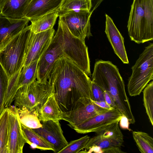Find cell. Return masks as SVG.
<instances>
[{
  "instance_id": "obj_27",
  "label": "cell",
  "mask_w": 153,
  "mask_h": 153,
  "mask_svg": "<svg viewBox=\"0 0 153 153\" xmlns=\"http://www.w3.org/2000/svg\"><path fill=\"white\" fill-rule=\"evenodd\" d=\"M143 100L146 113L151 125H153V81L148 84L143 89Z\"/></svg>"
},
{
  "instance_id": "obj_6",
  "label": "cell",
  "mask_w": 153,
  "mask_h": 153,
  "mask_svg": "<svg viewBox=\"0 0 153 153\" xmlns=\"http://www.w3.org/2000/svg\"><path fill=\"white\" fill-rule=\"evenodd\" d=\"M128 80V91L129 95H140L144 88L153 79V44L145 47L134 65Z\"/></svg>"
},
{
  "instance_id": "obj_19",
  "label": "cell",
  "mask_w": 153,
  "mask_h": 153,
  "mask_svg": "<svg viewBox=\"0 0 153 153\" xmlns=\"http://www.w3.org/2000/svg\"><path fill=\"white\" fill-rule=\"evenodd\" d=\"M31 0H9L0 9V14L10 18H23L24 13Z\"/></svg>"
},
{
  "instance_id": "obj_20",
  "label": "cell",
  "mask_w": 153,
  "mask_h": 153,
  "mask_svg": "<svg viewBox=\"0 0 153 153\" xmlns=\"http://www.w3.org/2000/svg\"><path fill=\"white\" fill-rule=\"evenodd\" d=\"M21 128L26 143L33 149L41 150L53 151L54 147L44 138L35 132L33 129L27 127L21 123Z\"/></svg>"
},
{
  "instance_id": "obj_11",
  "label": "cell",
  "mask_w": 153,
  "mask_h": 153,
  "mask_svg": "<svg viewBox=\"0 0 153 153\" xmlns=\"http://www.w3.org/2000/svg\"><path fill=\"white\" fill-rule=\"evenodd\" d=\"M122 115L117 108H114L98 114L73 129L80 134L96 132L109 125L119 122Z\"/></svg>"
},
{
  "instance_id": "obj_22",
  "label": "cell",
  "mask_w": 153,
  "mask_h": 153,
  "mask_svg": "<svg viewBox=\"0 0 153 153\" xmlns=\"http://www.w3.org/2000/svg\"><path fill=\"white\" fill-rule=\"evenodd\" d=\"M59 10L46 14L36 19L30 21V30L35 33L45 31L53 28L57 17Z\"/></svg>"
},
{
  "instance_id": "obj_2",
  "label": "cell",
  "mask_w": 153,
  "mask_h": 153,
  "mask_svg": "<svg viewBox=\"0 0 153 153\" xmlns=\"http://www.w3.org/2000/svg\"><path fill=\"white\" fill-rule=\"evenodd\" d=\"M63 56L71 60L87 76H91L88 47L85 42L71 33L62 17H59L56 32L38 60L37 81L46 83L54 62Z\"/></svg>"
},
{
  "instance_id": "obj_10",
  "label": "cell",
  "mask_w": 153,
  "mask_h": 153,
  "mask_svg": "<svg viewBox=\"0 0 153 153\" xmlns=\"http://www.w3.org/2000/svg\"><path fill=\"white\" fill-rule=\"evenodd\" d=\"M91 11H71L61 17L71 33L85 42L86 38L92 36L91 30Z\"/></svg>"
},
{
  "instance_id": "obj_3",
  "label": "cell",
  "mask_w": 153,
  "mask_h": 153,
  "mask_svg": "<svg viewBox=\"0 0 153 153\" xmlns=\"http://www.w3.org/2000/svg\"><path fill=\"white\" fill-rule=\"evenodd\" d=\"M91 81L111 97L117 108L126 116L129 122L134 124L132 113L124 81L116 66L108 61L100 60L94 64Z\"/></svg>"
},
{
  "instance_id": "obj_30",
  "label": "cell",
  "mask_w": 153,
  "mask_h": 153,
  "mask_svg": "<svg viewBox=\"0 0 153 153\" xmlns=\"http://www.w3.org/2000/svg\"><path fill=\"white\" fill-rule=\"evenodd\" d=\"M91 101H105L103 91L98 86L92 81L91 89Z\"/></svg>"
},
{
  "instance_id": "obj_7",
  "label": "cell",
  "mask_w": 153,
  "mask_h": 153,
  "mask_svg": "<svg viewBox=\"0 0 153 153\" xmlns=\"http://www.w3.org/2000/svg\"><path fill=\"white\" fill-rule=\"evenodd\" d=\"M53 93V86L48 81L39 82L36 79L32 83L19 88L13 98L14 106L20 108L24 106L29 110H36Z\"/></svg>"
},
{
  "instance_id": "obj_25",
  "label": "cell",
  "mask_w": 153,
  "mask_h": 153,
  "mask_svg": "<svg viewBox=\"0 0 153 153\" xmlns=\"http://www.w3.org/2000/svg\"><path fill=\"white\" fill-rule=\"evenodd\" d=\"M91 0H64L59 10V17L71 11H91Z\"/></svg>"
},
{
  "instance_id": "obj_9",
  "label": "cell",
  "mask_w": 153,
  "mask_h": 153,
  "mask_svg": "<svg viewBox=\"0 0 153 153\" xmlns=\"http://www.w3.org/2000/svg\"><path fill=\"white\" fill-rule=\"evenodd\" d=\"M54 34L53 28L37 33L30 29L26 45L23 67L39 60L48 47Z\"/></svg>"
},
{
  "instance_id": "obj_5",
  "label": "cell",
  "mask_w": 153,
  "mask_h": 153,
  "mask_svg": "<svg viewBox=\"0 0 153 153\" xmlns=\"http://www.w3.org/2000/svg\"><path fill=\"white\" fill-rule=\"evenodd\" d=\"M30 31L29 25L16 35L0 51V64L8 79L23 66L26 45Z\"/></svg>"
},
{
  "instance_id": "obj_8",
  "label": "cell",
  "mask_w": 153,
  "mask_h": 153,
  "mask_svg": "<svg viewBox=\"0 0 153 153\" xmlns=\"http://www.w3.org/2000/svg\"><path fill=\"white\" fill-rule=\"evenodd\" d=\"M97 135L91 138L86 144L84 151L79 153H85L93 146L99 147L103 153H122L121 149L123 141V134L117 124L110 125L95 132Z\"/></svg>"
},
{
  "instance_id": "obj_14",
  "label": "cell",
  "mask_w": 153,
  "mask_h": 153,
  "mask_svg": "<svg viewBox=\"0 0 153 153\" xmlns=\"http://www.w3.org/2000/svg\"><path fill=\"white\" fill-rule=\"evenodd\" d=\"M29 21L25 18H9L0 14V51L16 35L28 26Z\"/></svg>"
},
{
  "instance_id": "obj_24",
  "label": "cell",
  "mask_w": 153,
  "mask_h": 153,
  "mask_svg": "<svg viewBox=\"0 0 153 153\" xmlns=\"http://www.w3.org/2000/svg\"><path fill=\"white\" fill-rule=\"evenodd\" d=\"M39 60L34 61L23 66L17 74V84L20 87L32 83L37 78V68Z\"/></svg>"
},
{
  "instance_id": "obj_34",
  "label": "cell",
  "mask_w": 153,
  "mask_h": 153,
  "mask_svg": "<svg viewBox=\"0 0 153 153\" xmlns=\"http://www.w3.org/2000/svg\"><path fill=\"white\" fill-rule=\"evenodd\" d=\"M103 0H91V11L92 13L100 5Z\"/></svg>"
},
{
  "instance_id": "obj_17",
  "label": "cell",
  "mask_w": 153,
  "mask_h": 153,
  "mask_svg": "<svg viewBox=\"0 0 153 153\" xmlns=\"http://www.w3.org/2000/svg\"><path fill=\"white\" fill-rule=\"evenodd\" d=\"M64 0H32L24 13L30 21L46 14L59 10Z\"/></svg>"
},
{
  "instance_id": "obj_15",
  "label": "cell",
  "mask_w": 153,
  "mask_h": 153,
  "mask_svg": "<svg viewBox=\"0 0 153 153\" xmlns=\"http://www.w3.org/2000/svg\"><path fill=\"white\" fill-rule=\"evenodd\" d=\"M10 126L8 153H22L26 141L21 128V123L12 106L8 108Z\"/></svg>"
},
{
  "instance_id": "obj_31",
  "label": "cell",
  "mask_w": 153,
  "mask_h": 153,
  "mask_svg": "<svg viewBox=\"0 0 153 153\" xmlns=\"http://www.w3.org/2000/svg\"><path fill=\"white\" fill-rule=\"evenodd\" d=\"M120 127L123 129L129 130V123L128 119L123 115L119 121Z\"/></svg>"
},
{
  "instance_id": "obj_35",
  "label": "cell",
  "mask_w": 153,
  "mask_h": 153,
  "mask_svg": "<svg viewBox=\"0 0 153 153\" xmlns=\"http://www.w3.org/2000/svg\"><path fill=\"white\" fill-rule=\"evenodd\" d=\"M9 0H0V9Z\"/></svg>"
},
{
  "instance_id": "obj_21",
  "label": "cell",
  "mask_w": 153,
  "mask_h": 153,
  "mask_svg": "<svg viewBox=\"0 0 153 153\" xmlns=\"http://www.w3.org/2000/svg\"><path fill=\"white\" fill-rule=\"evenodd\" d=\"M12 107L22 124L32 129L42 126L36 109L29 110L24 106L20 108L14 106Z\"/></svg>"
},
{
  "instance_id": "obj_12",
  "label": "cell",
  "mask_w": 153,
  "mask_h": 153,
  "mask_svg": "<svg viewBox=\"0 0 153 153\" xmlns=\"http://www.w3.org/2000/svg\"><path fill=\"white\" fill-rule=\"evenodd\" d=\"M42 124L41 127L33 129L53 145V152L58 153L68 143L63 135L59 121H44Z\"/></svg>"
},
{
  "instance_id": "obj_1",
  "label": "cell",
  "mask_w": 153,
  "mask_h": 153,
  "mask_svg": "<svg viewBox=\"0 0 153 153\" xmlns=\"http://www.w3.org/2000/svg\"><path fill=\"white\" fill-rule=\"evenodd\" d=\"M48 81L62 112L71 111L91 102L92 81L76 64L65 57L56 60Z\"/></svg>"
},
{
  "instance_id": "obj_28",
  "label": "cell",
  "mask_w": 153,
  "mask_h": 153,
  "mask_svg": "<svg viewBox=\"0 0 153 153\" xmlns=\"http://www.w3.org/2000/svg\"><path fill=\"white\" fill-rule=\"evenodd\" d=\"M90 137L86 135L81 138L71 141L60 151L58 153H77L83 149Z\"/></svg>"
},
{
  "instance_id": "obj_16",
  "label": "cell",
  "mask_w": 153,
  "mask_h": 153,
  "mask_svg": "<svg viewBox=\"0 0 153 153\" xmlns=\"http://www.w3.org/2000/svg\"><path fill=\"white\" fill-rule=\"evenodd\" d=\"M105 32L115 54L124 64L129 61L124 44V38L114 24L112 19L105 14Z\"/></svg>"
},
{
  "instance_id": "obj_13",
  "label": "cell",
  "mask_w": 153,
  "mask_h": 153,
  "mask_svg": "<svg viewBox=\"0 0 153 153\" xmlns=\"http://www.w3.org/2000/svg\"><path fill=\"white\" fill-rule=\"evenodd\" d=\"M109 110L102 108L92 101L71 111L61 112V120L68 122L72 128L97 115Z\"/></svg>"
},
{
  "instance_id": "obj_4",
  "label": "cell",
  "mask_w": 153,
  "mask_h": 153,
  "mask_svg": "<svg viewBox=\"0 0 153 153\" xmlns=\"http://www.w3.org/2000/svg\"><path fill=\"white\" fill-rule=\"evenodd\" d=\"M132 41L140 44L153 39V0H133L127 26Z\"/></svg>"
},
{
  "instance_id": "obj_33",
  "label": "cell",
  "mask_w": 153,
  "mask_h": 153,
  "mask_svg": "<svg viewBox=\"0 0 153 153\" xmlns=\"http://www.w3.org/2000/svg\"><path fill=\"white\" fill-rule=\"evenodd\" d=\"M91 101L99 106L102 108H105L108 110L112 109L114 108H115L109 105L105 101Z\"/></svg>"
},
{
  "instance_id": "obj_26",
  "label": "cell",
  "mask_w": 153,
  "mask_h": 153,
  "mask_svg": "<svg viewBox=\"0 0 153 153\" xmlns=\"http://www.w3.org/2000/svg\"><path fill=\"white\" fill-rule=\"evenodd\" d=\"M132 134L140 152L153 153V139L148 134L141 131H133Z\"/></svg>"
},
{
  "instance_id": "obj_18",
  "label": "cell",
  "mask_w": 153,
  "mask_h": 153,
  "mask_svg": "<svg viewBox=\"0 0 153 153\" xmlns=\"http://www.w3.org/2000/svg\"><path fill=\"white\" fill-rule=\"evenodd\" d=\"M37 111L40 121L52 120L56 122L61 120V111L53 93Z\"/></svg>"
},
{
  "instance_id": "obj_29",
  "label": "cell",
  "mask_w": 153,
  "mask_h": 153,
  "mask_svg": "<svg viewBox=\"0 0 153 153\" xmlns=\"http://www.w3.org/2000/svg\"><path fill=\"white\" fill-rule=\"evenodd\" d=\"M8 82V76L0 64V115L5 108L4 100Z\"/></svg>"
},
{
  "instance_id": "obj_32",
  "label": "cell",
  "mask_w": 153,
  "mask_h": 153,
  "mask_svg": "<svg viewBox=\"0 0 153 153\" xmlns=\"http://www.w3.org/2000/svg\"><path fill=\"white\" fill-rule=\"evenodd\" d=\"M104 98L106 102L111 107L117 108L116 105L111 97L106 91H103Z\"/></svg>"
},
{
  "instance_id": "obj_23",
  "label": "cell",
  "mask_w": 153,
  "mask_h": 153,
  "mask_svg": "<svg viewBox=\"0 0 153 153\" xmlns=\"http://www.w3.org/2000/svg\"><path fill=\"white\" fill-rule=\"evenodd\" d=\"M10 126L9 109L5 108L0 115V153H8Z\"/></svg>"
}]
</instances>
